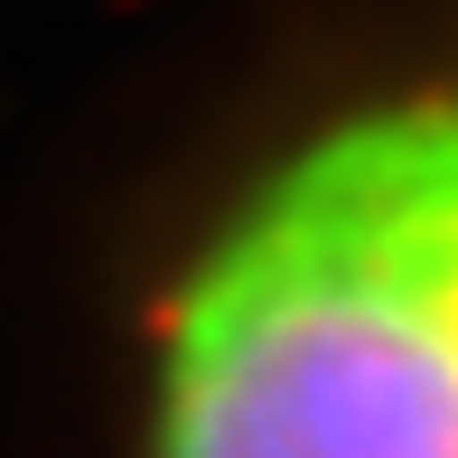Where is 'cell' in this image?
<instances>
[{"instance_id": "6da1fadb", "label": "cell", "mask_w": 458, "mask_h": 458, "mask_svg": "<svg viewBox=\"0 0 458 458\" xmlns=\"http://www.w3.org/2000/svg\"><path fill=\"white\" fill-rule=\"evenodd\" d=\"M140 458H458V85L318 122L216 225Z\"/></svg>"}]
</instances>
